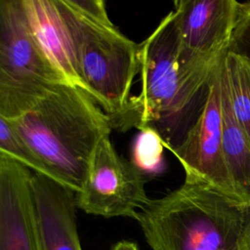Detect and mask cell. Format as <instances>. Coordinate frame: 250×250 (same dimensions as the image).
Instances as JSON below:
<instances>
[{
    "mask_svg": "<svg viewBox=\"0 0 250 250\" xmlns=\"http://www.w3.org/2000/svg\"><path fill=\"white\" fill-rule=\"evenodd\" d=\"M139 46L140 94L131 96L120 112L108 115L110 126L121 132L152 129L171 151L200 113L210 79L200 82L181 70L172 11Z\"/></svg>",
    "mask_w": 250,
    "mask_h": 250,
    "instance_id": "6da1fadb",
    "label": "cell"
},
{
    "mask_svg": "<svg viewBox=\"0 0 250 250\" xmlns=\"http://www.w3.org/2000/svg\"><path fill=\"white\" fill-rule=\"evenodd\" d=\"M12 122L59 183L76 193L96 147L112 130L93 98L68 83L57 85Z\"/></svg>",
    "mask_w": 250,
    "mask_h": 250,
    "instance_id": "7a4b0ae2",
    "label": "cell"
},
{
    "mask_svg": "<svg viewBox=\"0 0 250 250\" xmlns=\"http://www.w3.org/2000/svg\"><path fill=\"white\" fill-rule=\"evenodd\" d=\"M245 207L210 186L186 179L138 212L152 250H239Z\"/></svg>",
    "mask_w": 250,
    "mask_h": 250,
    "instance_id": "3957f363",
    "label": "cell"
},
{
    "mask_svg": "<svg viewBox=\"0 0 250 250\" xmlns=\"http://www.w3.org/2000/svg\"><path fill=\"white\" fill-rule=\"evenodd\" d=\"M72 46L86 93L107 115L126 105L139 73V44L115 25L93 21L74 11L65 0H56Z\"/></svg>",
    "mask_w": 250,
    "mask_h": 250,
    "instance_id": "277c9868",
    "label": "cell"
},
{
    "mask_svg": "<svg viewBox=\"0 0 250 250\" xmlns=\"http://www.w3.org/2000/svg\"><path fill=\"white\" fill-rule=\"evenodd\" d=\"M62 83L32 34L23 0H0V114L20 117Z\"/></svg>",
    "mask_w": 250,
    "mask_h": 250,
    "instance_id": "5b68a950",
    "label": "cell"
},
{
    "mask_svg": "<svg viewBox=\"0 0 250 250\" xmlns=\"http://www.w3.org/2000/svg\"><path fill=\"white\" fill-rule=\"evenodd\" d=\"M242 2L235 0H177L174 21L178 62L188 78L208 82L229 50L240 18Z\"/></svg>",
    "mask_w": 250,
    "mask_h": 250,
    "instance_id": "8992f818",
    "label": "cell"
},
{
    "mask_svg": "<svg viewBox=\"0 0 250 250\" xmlns=\"http://www.w3.org/2000/svg\"><path fill=\"white\" fill-rule=\"evenodd\" d=\"M145 185V174L121 156L105 136L96 147L85 181L76 193V205L87 214L135 220L150 199Z\"/></svg>",
    "mask_w": 250,
    "mask_h": 250,
    "instance_id": "52a82bcc",
    "label": "cell"
},
{
    "mask_svg": "<svg viewBox=\"0 0 250 250\" xmlns=\"http://www.w3.org/2000/svg\"><path fill=\"white\" fill-rule=\"evenodd\" d=\"M221 60L211 74L207 97L200 113L171 152L183 166L186 179L202 182L237 202L222 146V108L219 80Z\"/></svg>",
    "mask_w": 250,
    "mask_h": 250,
    "instance_id": "ba28073f",
    "label": "cell"
},
{
    "mask_svg": "<svg viewBox=\"0 0 250 250\" xmlns=\"http://www.w3.org/2000/svg\"><path fill=\"white\" fill-rule=\"evenodd\" d=\"M30 169L0 153V250H39Z\"/></svg>",
    "mask_w": 250,
    "mask_h": 250,
    "instance_id": "9c48e42d",
    "label": "cell"
},
{
    "mask_svg": "<svg viewBox=\"0 0 250 250\" xmlns=\"http://www.w3.org/2000/svg\"><path fill=\"white\" fill-rule=\"evenodd\" d=\"M31 189L39 250H82L76 221V192L38 173Z\"/></svg>",
    "mask_w": 250,
    "mask_h": 250,
    "instance_id": "30bf717a",
    "label": "cell"
},
{
    "mask_svg": "<svg viewBox=\"0 0 250 250\" xmlns=\"http://www.w3.org/2000/svg\"><path fill=\"white\" fill-rule=\"evenodd\" d=\"M23 5L32 34L45 56L68 84L86 93L56 0H23Z\"/></svg>",
    "mask_w": 250,
    "mask_h": 250,
    "instance_id": "8fae6325",
    "label": "cell"
},
{
    "mask_svg": "<svg viewBox=\"0 0 250 250\" xmlns=\"http://www.w3.org/2000/svg\"><path fill=\"white\" fill-rule=\"evenodd\" d=\"M223 59L219 67L223 153L235 199L237 203L247 207L250 206V142L238 124L230 104Z\"/></svg>",
    "mask_w": 250,
    "mask_h": 250,
    "instance_id": "7c38bea8",
    "label": "cell"
},
{
    "mask_svg": "<svg viewBox=\"0 0 250 250\" xmlns=\"http://www.w3.org/2000/svg\"><path fill=\"white\" fill-rule=\"evenodd\" d=\"M223 64L233 113L250 142V57L229 50Z\"/></svg>",
    "mask_w": 250,
    "mask_h": 250,
    "instance_id": "4fadbf2b",
    "label": "cell"
},
{
    "mask_svg": "<svg viewBox=\"0 0 250 250\" xmlns=\"http://www.w3.org/2000/svg\"><path fill=\"white\" fill-rule=\"evenodd\" d=\"M0 153L59 183L54 173L32 151L11 119L0 114Z\"/></svg>",
    "mask_w": 250,
    "mask_h": 250,
    "instance_id": "5bb4252c",
    "label": "cell"
},
{
    "mask_svg": "<svg viewBox=\"0 0 250 250\" xmlns=\"http://www.w3.org/2000/svg\"><path fill=\"white\" fill-rule=\"evenodd\" d=\"M164 144L152 129L139 130L132 147V163L143 174H155L163 166Z\"/></svg>",
    "mask_w": 250,
    "mask_h": 250,
    "instance_id": "9a60e30c",
    "label": "cell"
},
{
    "mask_svg": "<svg viewBox=\"0 0 250 250\" xmlns=\"http://www.w3.org/2000/svg\"><path fill=\"white\" fill-rule=\"evenodd\" d=\"M229 51L250 57V1L242 2L240 18Z\"/></svg>",
    "mask_w": 250,
    "mask_h": 250,
    "instance_id": "2e32d148",
    "label": "cell"
},
{
    "mask_svg": "<svg viewBox=\"0 0 250 250\" xmlns=\"http://www.w3.org/2000/svg\"><path fill=\"white\" fill-rule=\"evenodd\" d=\"M77 13L85 18L105 25H113L103 0H65Z\"/></svg>",
    "mask_w": 250,
    "mask_h": 250,
    "instance_id": "e0dca14e",
    "label": "cell"
},
{
    "mask_svg": "<svg viewBox=\"0 0 250 250\" xmlns=\"http://www.w3.org/2000/svg\"><path fill=\"white\" fill-rule=\"evenodd\" d=\"M239 250H250V206L245 207L244 221L239 238Z\"/></svg>",
    "mask_w": 250,
    "mask_h": 250,
    "instance_id": "ac0fdd59",
    "label": "cell"
},
{
    "mask_svg": "<svg viewBox=\"0 0 250 250\" xmlns=\"http://www.w3.org/2000/svg\"><path fill=\"white\" fill-rule=\"evenodd\" d=\"M110 250H140L138 245L135 244L134 242L127 241V240H122L114 244Z\"/></svg>",
    "mask_w": 250,
    "mask_h": 250,
    "instance_id": "d6986e66",
    "label": "cell"
}]
</instances>
